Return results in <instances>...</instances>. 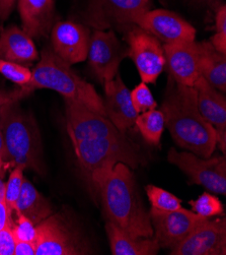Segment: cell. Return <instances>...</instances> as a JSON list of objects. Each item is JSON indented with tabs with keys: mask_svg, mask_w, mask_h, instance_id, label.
I'll list each match as a JSON object with an SVG mask.
<instances>
[{
	"mask_svg": "<svg viewBox=\"0 0 226 255\" xmlns=\"http://www.w3.org/2000/svg\"><path fill=\"white\" fill-rule=\"evenodd\" d=\"M14 212L27 217L35 225L40 224L53 214L50 202L37 190L27 178H23L21 190L16 201Z\"/></svg>",
	"mask_w": 226,
	"mask_h": 255,
	"instance_id": "cell-21",
	"label": "cell"
},
{
	"mask_svg": "<svg viewBox=\"0 0 226 255\" xmlns=\"http://www.w3.org/2000/svg\"><path fill=\"white\" fill-rule=\"evenodd\" d=\"M36 255L86 254L79 238L60 215H51L37 225Z\"/></svg>",
	"mask_w": 226,
	"mask_h": 255,
	"instance_id": "cell-10",
	"label": "cell"
},
{
	"mask_svg": "<svg viewBox=\"0 0 226 255\" xmlns=\"http://www.w3.org/2000/svg\"><path fill=\"white\" fill-rule=\"evenodd\" d=\"M202 46L201 76L224 94L226 92V54L218 52L211 42H202Z\"/></svg>",
	"mask_w": 226,
	"mask_h": 255,
	"instance_id": "cell-22",
	"label": "cell"
},
{
	"mask_svg": "<svg viewBox=\"0 0 226 255\" xmlns=\"http://www.w3.org/2000/svg\"><path fill=\"white\" fill-rule=\"evenodd\" d=\"M12 223L0 230V255H14L16 239L12 232Z\"/></svg>",
	"mask_w": 226,
	"mask_h": 255,
	"instance_id": "cell-31",
	"label": "cell"
},
{
	"mask_svg": "<svg viewBox=\"0 0 226 255\" xmlns=\"http://www.w3.org/2000/svg\"><path fill=\"white\" fill-rule=\"evenodd\" d=\"M5 198V182L0 178V201L4 200Z\"/></svg>",
	"mask_w": 226,
	"mask_h": 255,
	"instance_id": "cell-38",
	"label": "cell"
},
{
	"mask_svg": "<svg viewBox=\"0 0 226 255\" xmlns=\"http://www.w3.org/2000/svg\"><path fill=\"white\" fill-rule=\"evenodd\" d=\"M196 1L211 7H218L220 0H196Z\"/></svg>",
	"mask_w": 226,
	"mask_h": 255,
	"instance_id": "cell-37",
	"label": "cell"
},
{
	"mask_svg": "<svg viewBox=\"0 0 226 255\" xmlns=\"http://www.w3.org/2000/svg\"><path fill=\"white\" fill-rule=\"evenodd\" d=\"M4 164H3V162L0 160V174H1V169H2V166H3Z\"/></svg>",
	"mask_w": 226,
	"mask_h": 255,
	"instance_id": "cell-39",
	"label": "cell"
},
{
	"mask_svg": "<svg viewBox=\"0 0 226 255\" xmlns=\"http://www.w3.org/2000/svg\"><path fill=\"white\" fill-rule=\"evenodd\" d=\"M196 92L198 109L216 130V142L223 154L226 147V99L225 96L211 86L203 76H200L193 86Z\"/></svg>",
	"mask_w": 226,
	"mask_h": 255,
	"instance_id": "cell-16",
	"label": "cell"
},
{
	"mask_svg": "<svg viewBox=\"0 0 226 255\" xmlns=\"http://www.w3.org/2000/svg\"><path fill=\"white\" fill-rule=\"evenodd\" d=\"M0 160L3 162V164H6V148L1 129H0Z\"/></svg>",
	"mask_w": 226,
	"mask_h": 255,
	"instance_id": "cell-36",
	"label": "cell"
},
{
	"mask_svg": "<svg viewBox=\"0 0 226 255\" xmlns=\"http://www.w3.org/2000/svg\"><path fill=\"white\" fill-rule=\"evenodd\" d=\"M38 58L39 53L33 38L22 29L11 25L0 34V59L27 64Z\"/></svg>",
	"mask_w": 226,
	"mask_h": 255,
	"instance_id": "cell-19",
	"label": "cell"
},
{
	"mask_svg": "<svg viewBox=\"0 0 226 255\" xmlns=\"http://www.w3.org/2000/svg\"><path fill=\"white\" fill-rule=\"evenodd\" d=\"M22 30L31 38H41L51 32L55 18L54 0H17Z\"/></svg>",
	"mask_w": 226,
	"mask_h": 255,
	"instance_id": "cell-18",
	"label": "cell"
},
{
	"mask_svg": "<svg viewBox=\"0 0 226 255\" xmlns=\"http://www.w3.org/2000/svg\"><path fill=\"white\" fill-rule=\"evenodd\" d=\"M131 101L137 114L156 109L157 103L147 84L142 83L130 91Z\"/></svg>",
	"mask_w": 226,
	"mask_h": 255,
	"instance_id": "cell-28",
	"label": "cell"
},
{
	"mask_svg": "<svg viewBox=\"0 0 226 255\" xmlns=\"http://www.w3.org/2000/svg\"><path fill=\"white\" fill-rule=\"evenodd\" d=\"M152 208L160 211H175L182 209V200L172 193L154 185L145 187Z\"/></svg>",
	"mask_w": 226,
	"mask_h": 255,
	"instance_id": "cell-24",
	"label": "cell"
},
{
	"mask_svg": "<svg viewBox=\"0 0 226 255\" xmlns=\"http://www.w3.org/2000/svg\"><path fill=\"white\" fill-rule=\"evenodd\" d=\"M149 217L155 230L154 238L160 248L169 249L179 245L197 226L208 219L183 208L175 211H160L151 208Z\"/></svg>",
	"mask_w": 226,
	"mask_h": 255,
	"instance_id": "cell-11",
	"label": "cell"
},
{
	"mask_svg": "<svg viewBox=\"0 0 226 255\" xmlns=\"http://www.w3.org/2000/svg\"><path fill=\"white\" fill-rule=\"evenodd\" d=\"M32 93L33 91L27 87H19V89H15L13 91L0 90V113H1L4 105L12 103V102H19V100L26 98Z\"/></svg>",
	"mask_w": 226,
	"mask_h": 255,
	"instance_id": "cell-32",
	"label": "cell"
},
{
	"mask_svg": "<svg viewBox=\"0 0 226 255\" xmlns=\"http://www.w3.org/2000/svg\"><path fill=\"white\" fill-rule=\"evenodd\" d=\"M106 231L114 255H155L160 249L155 238L129 235L109 221L106 224Z\"/></svg>",
	"mask_w": 226,
	"mask_h": 255,
	"instance_id": "cell-20",
	"label": "cell"
},
{
	"mask_svg": "<svg viewBox=\"0 0 226 255\" xmlns=\"http://www.w3.org/2000/svg\"><path fill=\"white\" fill-rule=\"evenodd\" d=\"M16 0H0V18L6 19L11 13Z\"/></svg>",
	"mask_w": 226,
	"mask_h": 255,
	"instance_id": "cell-35",
	"label": "cell"
},
{
	"mask_svg": "<svg viewBox=\"0 0 226 255\" xmlns=\"http://www.w3.org/2000/svg\"><path fill=\"white\" fill-rule=\"evenodd\" d=\"M135 125L143 138L150 144L157 145L164 130V117L160 110H149L137 115Z\"/></svg>",
	"mask_w": 226,
	"mask_h": 255,
	"instance_id": "cell-23",
	"label": "cell"
},
{
	"mask_svg": "<svg viewBox=\"0 0 226 255\" xmlns=\"http://www.w3.org/2000/svg\"><path fill=\"white\" fill-rule=\"evenodd\" d=\"M0 129L5 142L6 165L45 173L39 127L34 116L24 111L18 102L3 106L0 113Z\"/></svg>",
	"mask_w": 226,
	"mask_h": 255,
	"instance_id": "cell-5",
	"label": "cell"
},
{
	"mask_svg": "<svg viewBox=\"0 0 226 255\" xmlns=\"http://www.w3.org/2000/svg\"><path fill=\"white\" fill-rule=\"evenodd\" d=\"M167 159L189 176L190 184H198L211 192L225 195L226 159L224 156L204 159L193 152H179L170 148Z\"/></svg>",
	"mask_w": 226,
	"mask_h": 255,
	"instance_id": "cell-6",
	"label": "cell"
},
{
	"mask_svg": "<svg viewBox=\"0 0 226 255\" xmlns=\"http://www.w3.org/2000/svg\"><path fill=\"white\" fill-rule=\"evenodd\" d=\"M103 101L107 118L120 131L126 132L135 124L138 114L132 104L130 90L124 84L119 73L113 81L105 83Z\"/></svg>",
	"mask_w": 226,
	"mask_h": 255,
	"instance_id": "cell-17",
	"label": "cell"
},
{
	"mask_svg": "<svg viewBox=\"0 0 226 255\" xmlns=\"http://www.w3.org/2000/svg\"><path fill=\"white\" fill-rule=\"evenodd\" d=\"M150 7L151 0H91L85 19L97 30L111 27L131 29Z\"/></svg>",
	"mask_w": 226,
	"mask_h": 255,
	"instance_id": "cell-7",
	"label": "cell"
},
{
	"mask_svg": "<svg viewBox=\"0 0 226 255\" xmlns=\"http://www.w3.org/2000/svg\"><path fill=\"white\" fill-rule=\"evenodd\" d=\"M128 56L133 60L142 83L155 84L165 68L161 42L154 36L134 25L127 33Z\"/></svg>",
	"mask_w": 226,
	"mask_h": 255,
	"instance_id": "cell-8",
	"label": "cell"
},
{
	"mask_svg": "<svg viewBox=\"0 0 226 255\" xmlns=\"http://www.w3.org/2000/svg\"><path fill=\"white\" fill-rule=\"evenodd\" d=\"M17 220L12 223V232L16 240L28 241L36 244L38 238L37 225H35L30 219L23 215L16 214Z\"/></svg>",
	"mask_w": 226,
	"mask_h": 255,
	"instance_id": "cell-29",
	"label": "cell"
},
{
	"mask_svg": "<svg viewBox=\"0 0 226 255\" xmlns=\"http://www.w3.org/2000/svg\"><path fill=\"white\" fill-rule=\"evenodd\" d=\"M165 67L169 75L180 85L193 87L201 76L203 57L202 42H186L163 45Z\"/></svg>",
	"mask_w": 226,
	"mask_h": 255,
	"instance_id": "cell-14",
	"label": "cell"
},
{
	"mask_svg": "<svg viewBox=\"0 0 226 255\" xmlns=\"http://www.w3.org/2000/svg\"><path fill=\"white\" fill-rule=\"evenodd\" d=\"M66 129L76 160L91 183L93 178L117 163L135 169L140 164L138 147L106 116L65 99Z\"/></svg>",
	"mask_w": 226,
	"mask_h": 255,
	"instance_id": "cell-1",
	"label": "cell"
},
{
	"mask_svg": "<svg viewBox=\"0 0 226 255\" xmlns=\"http://www.w3.org/2000/svg\"><path fill=\"white\" fill-rule=\"evenodd\" d=\"M91 184L99 191L108 221L135 237L152 238L149 213L143 207L130 167L117 163L97 174Z\"/></svg>",
	"mask_w": 226,
	"mask_h": 255,
	"instance_id": "cell-3",
	"label": "cell"
},
{
	"mask_svg": "<svg viewBox=\"0 0 226 255\" xmlns=\"http://www.w3.org/2000/svg\"><path fill=\"white\" fill-rule=\"evenodd\" d=\"M12 214L9 213L5 200L0 201V230L12 222Z\"/></svg>",
	"mask_w": 226,
	"mask_h": 255,
	"instance_id": "cell-34",
	"label": "cell"
},
{
	"mask_svg": "<svg viewBox=\"0 0 226 255\" xmlns=\"http://www.w3.org/2000/svg\"><path fill=\"white\" fill-rule=\"evenodd\" d=\"M135 25L154 36L163 45L193 42L196 29L180 15L166 9H149L140 15Z\"/></svg>",
	"mask_w": 226,
	"mask_h": 255,
	"instance_id": "cell-12",
	"label": "cell"
},
{
	"mask_svg": "<svg viewBox=\"0 0 226 255\" xmlns=\"http://www.w3.org/2000/svg\"><path fill=\"white\" fill-rule=\"evenodd\" d=\"M89 40V30L77 22L59 21L51 30L53 51L69 65L86 60Z\"/></svg>",
	"mask_w": 226,
	"mask_h": 255,
	"instance_id": "cell-15",
	"label": "cell"
},
{
	"mask_svg": "<svg viewBox=\"0 0 226 255\" xmlns=\"http://www.w3.org/2000/svg\"><path fill=\"white\" fill-rule=\"evenodd\" d=\"M0 73L18 87H27L32 79V71L28 67L2 59H0Z\"/></svg>",
	"mask_w": 226,
	"mask_h": 255,
	"instance_id": "cell-26",
	"label": "cell"
},
{
	"mask_svg": "<svg viewBox=\"0 0 226 255\" xmlns=\"http://www.w3.org/2000/svg\"><path fill=\"white\" fill-rule=\"evenodd\" d=\"M24 168L21 166H15L9 175L7 182L5 183V203L9 213L15 211V205L19 196L21 185L23 181Z\"/></svg>",
	"mask_w": 226,
	"mask_h": 255,
	"instance_id": "cell-27",
	"label": "cell"
},
{
	"mask_svg": "<svg viewBox=\"0 0 226 255\" xmlns=\"http://www.w3.org/2000/svg\"><path fill=\"white\" fill-rule=\"evenodd\" d=\"M14 255H36V244L33 242L16 240Z\"/></svg>",
	"mask_w": 226,
	"mask_h": 255,
	"instance_id": "cell-33",
	"label": "cell"
},
{
	"mask_svg": "<svg viewBox=\"0 0 226 255\" xmlns=\"http://www.w3.org/2000/svg\"><path fill=\"white\" fill-rule=\"evenodd\" d=\"M27 88L33 92L38 89L55 91L64 99L77 102L107 117L103 98L96 93L92 85L75 73L71 65L62 60L52 47L43 49L41 58L32 71V79Z\"/></svg>",
	"mask_w": 226,
	"mask_h": 255,
	"instance_id": "cell-4",
	"label": "cell"
},
{
	"mask_svg": "<svg viewBox=\"0 0 226 255\" xmlns=\"http://www.w3.org/2000/svg\"><path fill=\"white\" fill-rule=\"evenodd\" d=\"M160 111L175 143L201 158L212 157L216 130L201 115L193 87L180 85L168 75Z\"/></svg>",
	"mask_w": 226,
	"mask_h": 255,
	"instance_id": "cell-2",
	"label": "cell"
},
{
	"mask_svg": "<svg viewBox=\"0 0 226 255\" xmlns=\"http://www.w3.org/2000/svg\"><path fill=\"white\" fill-rule=\"evenodd\" d=\"M190 205L193 208V212L201 217L211 218L223 215V206L220 199L208 192H204L198 199L190 201Z\"/></svg>",
	"mask_w": 226,
	"mask_h": 255,
	"instance_id": "cell-25",
	"label": "cell"
},
{
	"mask_svg": "<svg viewBox=\"0 0 226 255\" xmlns=\"http://www.w3.org/2000/svg\"><path fill=\"white\" fill-rule=\"evenodd\" d=\"M216 34L211 39L212 46L220 53L226 54V6L219 5L216 11Z\"/></svg>",
	"mask_w": 226,
	"mask_h": 255,
	"instance_id": "cell-30",
	"label": "cell"
},
{
	"mask_svg": "<svg viewBox=\"0 0 226 255\" xmlns=\"http://www.w3.org/2000/svg\"><path fill=\"white\" fill-rule=\"evenodd\" d=\"M127 56L128 48L122 45L113 31L96 30L90 35L86 59L103 84L116 78L121 62Z\"/></svg>",
	"mask_w": 226,
	"mask_h": 255,
	"instance_id": "cell-9",
	"label": "cell"
},
{
	"mask_svg": "<svg viewBox=\"0 0 226 255\" xmlns=\"http://www.w3.org/2000/svg\"><path fill=\"white\" fill-rule=\"evenodd\" d=\"M172 255H224L226 254L225 219H206L174 248Z\"/></svg>",
	"mask_w": 226,
	"mask_h": 255,
	"instance_id": "cell-13",
	"label": "cell"
}]
</instances>
